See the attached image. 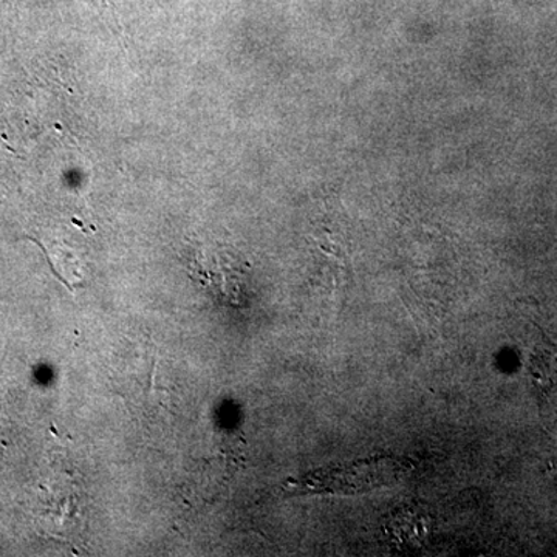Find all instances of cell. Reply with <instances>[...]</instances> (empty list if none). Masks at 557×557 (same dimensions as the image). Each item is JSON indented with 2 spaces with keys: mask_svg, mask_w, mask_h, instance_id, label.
Here are the masks:
<instances>
[{
  "mask_svg": "<svg viewBox=\"0 0 557 557\" xmlns=\"http://www.w3.org/2000/svg\"><path fill=\"white\" fill-rule=\"evenodd\" d=\"M401 471V465L397 461L381 460L369 461V463H359L358 467L347 468L346 471L338 469L333 471L332 474L324 472V474L311 475V478L304 479V487L319 491H364L369 487H376L386 485L395 478H398Z\"/></svg>",
  "mask_w": 557,
  "mask_h": 557,
  "instance_id": "cell-1",
  "label": "cell"
},
{
  "mask_svg": "<svg viewBox=\"0 0 557 557\" xmlns=\"http://www.w3.org/2000/svg\"><path fill=\"white\" fill-rule=\"evenodd\" d=\"M394 534L399 541L408 542V544H418L424 536V519L418 516L409 515L405 518H395Z\"/></svg>",
  "mask_w": 557,
  "mask_h": 557,
  "instance_id": "cell-2",
  "label": "cell"
}]
</instances>
